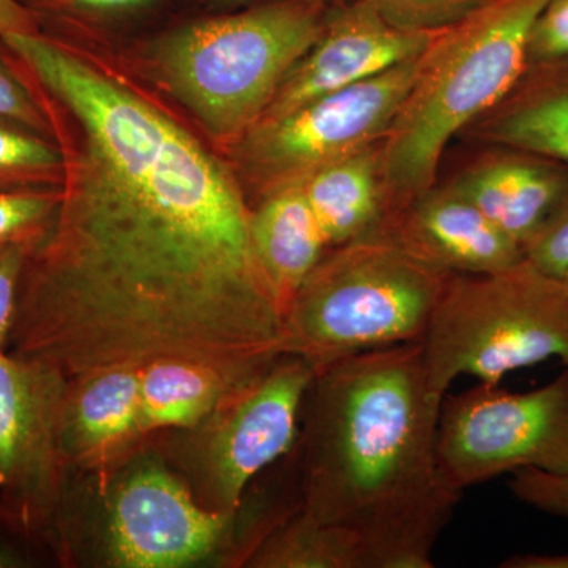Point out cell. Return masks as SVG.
I'll use <instances>...</instances> for the list:
<instances>
[{"label": "cell", "mask_w": 568, "mask_h": 568, "mask_svg": "<svg viewBox=\"0 0 568 568\" xmlns=\"http://www.w3.org/2000/svg\"><path fill=\"white\" fill-rule=\"evenodd\" d=\"M2 40L63 153L58 209L22 265L7 353L65 386L190 362L241 394L290 354L237 173L67 41Z\"/></svg>", "instance_id": "6da1fadb"}, {"label": "cell", "mask_w": 568, "mask_h": 568, "mask_svg": "<svg viewBox=\"0 0 568 568\" xmlns=\"http://www.w3.org/2000/svg\"><path fill=\"white\" fill-rule=\"evenodd\" d=\"M305 517L346 532L365 568H429L463 493L437 462L443 398L422 343L354 355L316 373Z\"/></svg>", "instance_id": "7a4b0ae2"}, {"label": "cell", "mask_w": 568, "mask_h": 568, "mask_svg": "<svg viewBox=\"0 0 568 568\" xmlns=\"http://www.w3.org/2000/svg\"><path fill=\"white\" fill-rule=\"evenodd\" d=\"M549 2L495 0L437 36L381 144L386 222L435 189L448 141L517 88Z\"/></svg>", "instance_id": "3957f363"}, {"label": "cell", "mask_w": 568, "mask_h": 568, "mask_svg": "<svg viewBox=\"0 0 568 568\" xmlns=\"http://www.w3.org/2000/svg\"><path fill=\"white\" fill-rule=\"evenodd\" d=\"M328 10L310 0H263L192 18L149 41L148 69L205 132L233 144L323 37Z\"/></svg>", "instance_id": "277c9868"}, {"label": "cell", "mask_w": 568, "mask_h": 568, "mask_svg": "<svg viewBox=\"0 0 568 568\" xmlns=\"http://www.w3.org/2000/svg\"><path fill=\"white\" fill-rule=\"evenodd\" d=\"M452 275L386 234L328 248L287 310V354L317 373L354 355L422 343Z\"/></svg>", "instance_id": "5b68a950"}, {"label": "cell", "mask_w": 568, "mask_h": 568, "mask_svg": "<svg viewBox=\"0 0 568 568\" xmlns=\"http://www.w3.org/2000/svg\"><path fill=\"white\" fill-rule=\"evenodd\" d=\"M429 390L444 399L459 376L500 384L558 357L568 366V286L529 261L448 280L422 339Z\"/></svg>", "instance_id": "8992f818"}, {"label": "cell", "mask_w": 568, "mask_h": 568, "mask_svg": "<svg viewBox=\"0 0 568 568\" xmlns=\"http://www.w3.org/2000/svg\"><path fill=\"white\" fill-rule=\"evenodd\" d=\"M425 52L282 118L254 123L231 144L239 181L244 179L264 197L301 183L325 164L381 144L420 73Z\"/></svg>", "instance_id": "52a82bcc"}, {"label": "cell", "mask_w": 568, "mask_h": 568, "mask_svg": "<svg viewBox=\"0 0 568 568\" xmlns=\"http://www.w3.org/2000/svg\"><path fill=\"white\" fill-rule=\"evenodd\" d=\"M436 454L462 493L523 467L568 473V369L521 394L480 383L444 396Z\"/></svg>", "instance_id": "ba28073f"}, {"label": "cell", "mask_w": 568, "mask_h": 568, "mask_svg": "<svg viewBox=\"0 0 568 568\" xmlns=\"http://www.w3.org/2000/svg\"><path fill=\"white\" fill-rule=\"evenodd\" d=\"M65 383L0 349V503L18 529L50 517L61 488Z\"/></svg>", "instance_id": "9c48e42d"}, {"label": "cell", "mask_w": 568, "mask_h": 568, "mask_svg": "<svg viewBox=\"0 0 568 568\" xmlns=\"http://www.w3.org/2000/svg\"><path fill=\"white\" fill-rule=\"evenodd\" d=\"M315 377V368L304 358L284 355L222 407L211 465L227 514L241 506L250 481L294 447L298 413Z\"/></svg>", "instance_id": "30bf717a"}, {"label": "cell", "mask_w": 568, "mask_h": 568, "mask_svg": "<svg viewBox=\"0 0 568 568\" xmlns=\"http://www.w3.org/2000/svg\"><path fill=\"white\" fill-rule=\"evenodd\" d=\"M230 515L204 510L170 474L145 467L126 478L115 495L112 562L126 568L192 566L222 540Z\"/></svg>", "instance_id": "8fae6325"}, {"label": "cell", "mask_w": 568, "mask_h": 568, "mask_svg": "<svg viewBox=\"0 0 568 568\" xmlns=\"http://www.w3.org/2000/svg\"><path fill=\"white\" fill-rule=\"evenodd\" d=\"M440 32H406L364 0L332 7L323 37L284 77L263 119H276L424 54Z\"/></svg>", "instance_id": "7c38bea8"}, {"label": "cell", "mask_w": 568, "mask_h": 568, "mask_svg": "<svg viewBox=\"0 0 568 568\" xmlns=\"http://www.w3.org/2000/svg\"><path fill=\"white\" fill-rule=\"evenodd\" d=\"M379 233L447 274H497L526 260L521 245L450 185L422 194Z\"/></svg>", "instance_id": "4fadbf2b"}, {"label": "cell", "mask_w": 568, "mask_h": 568, "mask_svg": "<svg viewBox=\"0 0 568 568\" xmlns=\"http://www.w3.org/2000/svg\"><path fill=\"white\" fill-rule=\"evenodd\" d=\"M521 248L568 194L562 175L521 159H491L450 183Z\"/></svg>", "instance_id": "5bb4252c"}, {"label": "cell", "mask_w": 568, "mask_h": 568, "mask_svg": "<svg viewBox=\"0 0 568 568\" xmlns=\"http://www.w3.org/2000/svg\"><path fill=\"white\" fill-rule=\"evenodd\" d=\"M257 263L284 313L328 246L301 185L283 186L261 197L250 216Z\"/></svg>", "instance_id": "9a60e30c"}, {"label": "cell", "mask_w": 568, "mask_h": 568, "mask_svg": "<svg viewBox=\"0 0 568 568\" xmlns=\"http://www.w3.org/2000/svg\"><path fill=\"white\" fill-rule=\"evenodd\" d=\"M381 144L325 164L298 183L328 248L379 233L386 222Z\"/></svg>", "instance_id": "2e32d148"}, {"label": "cell", "mask_w": 568, "mask_h": 568, "mask_svg": "<svg viewBox=\"0 0 568 568\" xmlns=\"http://www.w3.org/2000/svg\"><path fill=\"white\" fill-rule=\"evenodd\" d=\"M141 429V369L110 368L65 386L61 443L65 457L112 450Z\"/></svg>", "instance_id": "e0dca14e"}, {"label": "cell", "mask_w": 568, "mask_h": 568, "mask_svg": "<svg viewBox=\"0 0 568 568\" xmlns=\"http://www.w3.org/2000/svg\"><path fill=\"white\" fill-rule=\"evenodd\" d=\"M466 130L481 141L568 162V84L507 95Z\"/></svg>", "instance_id": "ac0fdd59"}, {"label": "cell", "mask_w": 568, "mask_h": 568, "mask_svg": "<svg viewBox=\"0 0 568 568\" xmlns=\"http://www.w3.org/2000/svg\"><path fill=\"white\" fill-rule=\"evenodd\" d=\"M233 398L222 377L204 366L155 362L141 369V429L196 425Z\"/></svg>", "instance_id": "d6986e66"}, {"label": "cell", "mask_w": 568, "mask_h": 568, "mask_svg": "<svg viewBox=\"0 0 568 568\" xmlns=\"http://www.w3.org/2000/svg\"><path fill=\"white\" fill-rule=\"evenodd\" d=\"M254 564L261 567L365 568L364 556L353 538L305 515L268 538L257 551Z\"/></svg>", "instance_id": "ffe728a7"}, {"label": "cell", "mask_w": 568, "mask_h": 568, "mask_svg": "<svg viewBox=\"0 0 568 568\" xmlns=\"http://www.w3.org/2000/svg\"><path fill=\"white\" fill-rule=\"evenodd\" d=\"M62 173L54 138L0 118V190L52 189L61 185Z\"/></svg>", "instance_id": "44dd1931"}, {"label": "cell", "mask_w": 568, "mask_h": 568, "mask_svg": "<svg viewBox=\"0 0 568 568\" xmlns=\"http://www.w3.org/2000/svg\"><path fill=\"white\" fill-rule=\"evenodd\" d=\"M31 13L39 32L54 36L63 28L84 24H130L152 20L170 0H17Z\"/></svg>", "instance_id": "7402d4cb"}, {"label": "cell", "mask_w": 568, "mask_h": 568, "mask_svg": "<svg viewBox=\"0 0 568 568\" xmlns=\"http://www.w3.org/2000/svg\"><path fill=\"white\" fill-rule=\"evenodd\" d=\"M59 186L0 190V245H33L58 209Z\"/></svg>", "instance_id": "603a6c76"}, {"label": "cell", "mask_w": 568, "mask_h": 568, "mask_svg": "<svg viewBox=\"0 0 568 568\" xmlns=\"http://www.w3.org/2000/svg\"><path fill=\"white\" fill-rule=\"evenodd\" d=\"M388 24L406 32L436 33L454 28L495 0H364Z\"/></svg>", "instance_id": "cb8c5ba5"}, {"label": "cell", "mask_w": 568, "mask_h": 568, "mask_svg": "<svg viewBox=\"0 0 568 568\" xmlns=\"http://www.w3.org/2000/svg\"><path fill=\"white\" fill-rule=\"evenodd\" d=\"M0 118L52 136V125L39 95L0 37Z\"/></svg>", "instance_id": "d4e9b609"}, {"label": "cell", "mask_w": 568, "mask_h": 568, "mask_svg": "<svg viewBox=\"0 0 568 568\" xmlns=\"http://www.w3.org/2000/svg\"><path fill=\"white\" fill-rule=\"evenodd\" d=\"M525 257L544 274L559 280L566 275L568 271V194L525 245Z\"/></svg>", "instance_id": "484cf974"}, {"label": "cell", "mask_w": 568, "mask_h": 568, "mask_svg": "<svg viewBox=\"0 0 568 568\" xmlns=\"http://www.w3.org/2000/svg\"><path fill=\"white\" fill-rule=\"evenodd\" d=\"M508 487L521 503L545 514L568 518V473L523 467L511 474Z\"/></svg>", "instance_id": "4316f807"}, {"label": "cell", "mask_w": 568, "mask_h": 568, "mask_svg": "<svg viewBox=\"0 0 568 568\" xmlns=\"http://www.w3.org/2000/svg\"><path fill=\"white\" fill-rule=\"evenodd\" d=\"M568 58V0H551L534 24L529 39V61Z\"/></svg>", "instance_id": "83f0119b"}, {"label": "cell", "mask_w": 568, "mask_h": 568, "mask_svg": "<svg viewBox=\"0 0 568 568\" xmlns=\"http://www.w3.org/2000/svg\"><path fill=\"white\" fill-rule=\"evenodd\" d=\"M32 245H0V349H6L13 324L18 283Z\"/></svg>", "instance_id": "f1b7e54d"}, {"label": "cell", "mask_w": 568, "mask_h": 568, "mask_svg": "<svg viewBox=\"0 0 568 568\" xmlns=\"http://www.w3.org/2000/svg\"><path fill=\"white\" fill-rule=\"evenodd\" d=\"M39 26L17 0H0V36L7 33H37Z\"/></svg>", "instance_id": "f546056e"}, {"label": "cell", "mask_w": 568, "mask_h": 568, "mask_svg": "<svg viewBox=\"0 0 568 568\" xmlns=\"http://www.w3.org/2000/svg\"><path fill=\"white\" fill-rule=\"evenodd\" d=\"M503 568H568L567 555H517L504 560Z\"/></svg>", "instance_id": "4dcf8cb0"}, {"label": "cell", "mask_w": 568, "mask_h": 568, "mask_svg": "<svg viewBox=\"0 0 568 568\" xmlns=\"http://www.w3.org/2000/svg\"><path fill=\"white\" fill-rule=\"evenodd\" d=\"M213 11H227L241 9V7L252 6V3L263 2V0H204ZM310 2L321 3V6L332 9V7L342 6L349 0H310Z\"/></svg>", "instance_id": "1f68e13d"}, {"label": "cell", "mask_w": 568, "mask_h": 568, "mask_svg": "<svg viewBox=\"0 0 568 568\" xmlns=\"http://www.w3.org/2000/svg\"><path fill=\"white\" fill-rule=\"evenodd\" d=\"M0 517H9L2 503H0ZM10 518V517H9ZM11 519V518H10ZM22 559L14 549L7 547L2 540H0V568L3 567H17L20 566Z\"/></svg>", "instance_id": "d6a6232c"}, {"label": "cell", "mask_w": 568, "mask_h": 568, "mask_svg": "<svg viewBox=\"0 0 568 568\" xmlns=\"http://www.w3.org/2000/svg\"><path fill=\"white\" fill-rule=\"evenodd\" d=\"M560 280H562V282L566 283L568 286V271L566 272V275H564L562 278Z\"/></svg>", "instance_id": "836d02e7"}, {"label": "cell", "mask_w": 568, "mask_h": 568, "mask_svg": "<svg viewBox=\"0 0 568 568\" xmlns=\"http://www.w3.org/2000/svg\"><path fill=\"white\" fill-rule=\"evenodd\" d=\"M566 368L568 369V366H566Z\"/></svg>", "instance_id": "e575fe53"}]
</instances>
